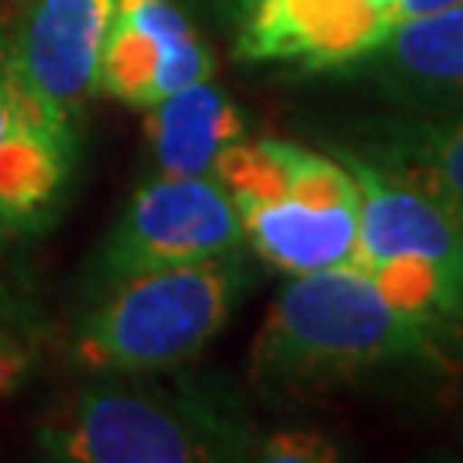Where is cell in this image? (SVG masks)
<instances>
[{
    "label": "cell",
    "instance_id": "cell-1",
    "mask_svg": "<svg viewBox=\"0 0 463 463\" xmlns=\"http://www.w3.org/2000/svg\"><path fill=\"white\" fill-rule=\"evenodd\" d=\"M463 340L398 309L357 268L288 275L248 354V388L279 412L364 392H453Z\"/></svg>",
    "mask_w": 463,
    "mask_h": 463
},
{
    "label": "cell",
    "instance_id": "cell-2",
    "mask_svg": "<svg viewBox=\"0 0 463 463\" xmlns=\"http://www.w3.org/2000/svg\"><path fill=\"white\" fill-rule=\"evenodd\" d=\"M261 426L223 378L179 371L90 374L38 422L55 463H254Z\"/></svg>",
    "mask_w": 463,
    "mask_h": 463
},
{
    "label": "cell",
    "instance_id": "cell-3",
    "mask_svg": "<svg viewBox=\"0 0 463 463\" xmlns=\"http://www.w3.org/2000/svg\"><path fill=\"white\" fill-rule=\"evenodd\" d=\"M254 281L250 248L114 281L86 296L69 333V361L83 374L179 371L213 344Z\"/></svg>",
    "mask_w": 463,
    "mask_h": 463
},
{
    "label": "cell",
    "instance_id": "cell-4",
    "mask_svg": "<svg viewBox=\"0 0 463 463\" xmlns=\"http://www.w3.org/2000/svg\"><path fill=\"white\" fill-rule=\"evenodd\" d=\"M213 179L233 199L248 248L285 275L350 268L361 233V185L336 151L288 137H244Z\"/></svg>",
    "mask_w": 463,
    "mask_h": 463
},
{
    "label": "cell",
    "instance_id": "cell-5",
    "mask_svg": "<svg viewBox=\"0 0 463 463\" xmlns=\"http://www.w3.org/2000/svg\"><path fill=\"white\" fill-rule=\"evenodd\" d=\"M336 155L354 168L361 185L354 268L398 309L463 340V231L415 185L350 151Z\"/></svg>",
    "mask_w": 463,
    "mask_h": 463
},
{
    "label": "cell",
    "instance_id": "cell-6",
    "mask_svg": "<svg viewBox=\"0 0 463 463\" xmlns=\"http://www.w3.org/2000/svg\"><path fill=\"white\" fill-rule=\"evenodd\" d=\"M248 248L244 223L213 175H155L141 185L103 237L86 279V296L155 268L206 261Z\"/></svg>",
    "mask_w": 463,
    "mask_h": 463
},
{
    "label": "cell",
    "instance_id": "cell-7",
    "mask_svg": "<svg viewBox=\"0 0 463 463\" xmlns=\"http://www.w3.org/2000/svg\"><path fill=\"white\" fill-rule=\"evenodd\" d=\"M402 0H258L231 34L244 66H292L333 76L398 28Z\"/></svg>",
    "mask_w": 463,
    "mask_h": 463
},
{
    "label": "cell",
    "instance_id": "cell-8",
    "mask_svg": "<svg viewBox=\"0 0 463 463\" xmlns=\"http://www.w3.org/2000/svg\"><path fill=\"white\" fill-rule=\"evenodd\" d=\"M117 0H28L11 62L24 93L59 131L80 137Z\"/></svg>",
    "mask_w": 463,
    "mask_h": 463
},
{
    "label": "cell",
    "instance_id": "cell-9",
    "mask_svg": "<svg viewBox=\"0 0 463 463\" xmlns=\"http://www.w3.org/2000/svg\"><path fill=\"white\" fill-rule=\"evenodd\" d=\"M80 137L59 131L17 80L0 38V248L45 233L62 213Z\"/></svg>",
    "mask_w": 463,
    "mask_h": 463
},
{
    "label": "cell",
    "instance_id": "cell-10",
    "mask_svg": "<svg viewBox=\"0 0 463 463\" xmlns=\"http://www.w3.org/2000/svg\"><path fill=\"white\" fill-rule=\"evenodd\" d=\"M216 59L179 0H117L97 93L148 110L185 86L213 80Z\"/></svg>",
    "mask_w": 463,
    "mask_h": 463
},
{
    "label": "cell",
    "instance_id": "cell-11",
    "mask_svg": "<svg viewBox=\"0 0 463 463\" xmlns=\"http://www.w3.org/2000/svg\"><path fill=\"white\" fill-rule=\"evenodd\" d=\"M405 114H463V7L402 21L378 49L336 69Z\"/></svg>",
    "mask_w": 463,
    "mask_h": 463
},
{
    "label": "cell",
    "instance_id": "cell-12",
    "mask_svg": "<svg viewBox=\"0 0 463 463\" xmlns=\"http://www.w3.org/2000/svg\"><path fill=\"white\" fill-rule=\"evenodd\" d=\"M333 148L350 151L415 185L463 231V114L392 110L354 117L333 137Z\"/></svg>",
    "mask_w": 463,
    "mask_h": 463
},
{
    "label": "cell",
    "instance_id": "cell-13",
    "mask_svg": "<svg viewBox=\"0 0 463 463\" xmlns=\"http://www.w3.org/2000/svg\"><path fill=\"white\" fill-rule=\"evenodd\" d=\"M145 137L162 175H213L223 151L248 137V117L227 90L203 80L148 107Z\"/></svg>",
    "mask_w": 463,
    "mask_h": 463
},
{
    "label": "cell",
    "instance_id": "cell-14",
    "mask_svg": "<svg viewBox=\"0 0 463 463\" xmlns=\"http://www.w3.org/2000/svg\"><path fill=\"white\" fill-rule=\"evenodd\" d=\"M344 447L326 432L302 430V426H281L261 432L258 460L261 463H333L344 460Z\"/></svg>",
    "mask_w": 463,
    "mask_h": 463
},
{
    "label": "cell",
    "instance_id": "cell-15",
    "mask_svg": "<svg viewBox=\"0 0 463 463\" xmlns=\"http://www.w3.org/2000/svg\"><path fill=\"white\" fill-rule=\"evenodd\" d=\"M32 364L34 361L24 344H17L11 336H0V398L14 395L32 374Z\"/></svg>",
    "mask_w": 463,
    "mask_h": 463
},
{
    "label": "cell",
    "instance_id": "cell-16",
    "mask_svg": "<svg viewBox=\"0 0 463 463\" xmlns=\"http://www.w3.org/2000/svg\"><path fill=\"white\" fill-rule=\"evenodd\" d=\"M185 4H193L196 11H203L220 32L231 38V34L241 28V21L250 14V7H254L258 0H185Z\"/></svg>",
    "mask_w": 463,
    "mask_h": 463
},
{
    "label": "cell",
    "instance_id": "cell-17",
    "mask_svg": "<svg viewBox=\"0 0 463 463\" xmlns=\"http://www.w3.org/2000/svg\"><path fill=\"white\" fill-rule=\"evenodd\" d=\"M453 7H463V0H402V21L443 14V11H453ZM402 21H398V24H402Z\"/></svg>",
    "mask_w": 463,
    "mask_h": 463
},
{
    "label": "cell",
    "instance_id": "cell-18",
    "mask_svg": "<svg viewBox=\"0 0 463 463\" xmlns=\"http://www.w3.org/2000/svg\"><path fill=\"white\" fill-rule=\"evenodd\" d=\"M28 316H24V309H21V302L14 298V292L7 288V281L0 279V323H14V326H21Z\"/></svg>",
    "mask_w": 463,
    "mask_h": 463
},
{
    "label": "cell",
    "instance_id": "cell-19",
    "mask_svg": "<svg viewBox=\"0 0 463 463\" xmlns=\"http://www.w3.org/2000/svg\"><path fill=\"white\" fill-rule=\"evenodd\" d=\"M453 392H457V449H460V457H463V367H460V374H457Z\"/></svg>",
    "mask_w": 463,
    "mask_h": 463
}]
</instances>
